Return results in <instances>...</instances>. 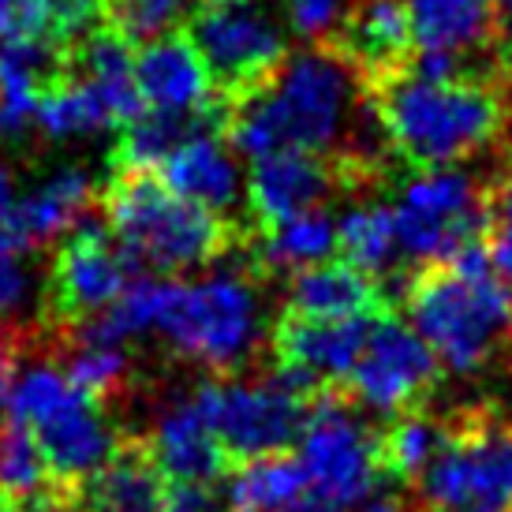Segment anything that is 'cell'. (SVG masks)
Returning <instances> with one entry per match:
<instances>
[{"label":"cell","instance_id":"6da1fadb","mask_svg":"<svg viewBox=\"0 0 512 512\" xmlns=\"http://www.w3.org/2000/svg\"><path fill=\"white\" fill-rule=\"evenodd\" d=\"M367 116L370 98L356 68L329 42H314L288 57L262 94L228 105L225 139L251 161L281 150L341 157Z\"/></svg>","mask_w":512,"mask_h":512},{"label":"cell","instance_id":"7a4b0ae2","mask_svg":"<svg viewBox=\"0 0 512 512\" xmlns=\"http://www.w3.org/2000/svg\"><path fill=\"white\" fill-rule=\"evenodd\" d=\"M400 303L441 367L483 374L512 359V292L490 262L486 240L449 262L415 266Z\"/></svg>","mask_w":512,"mask_h":512},{"label":"cell","instance_id":"3957f363","mask_svg":"<svg viewBox=\"0 0 512 512\" xmlns=\"http://www.w3.org/2000/svg\"><path fill=\"white\" fill-rule=\"evenodd\" d=\"M363 90L393 146V157L415 172L449 169L479 154L483 146L498 143L509 128L498 83L475 75L423 79L397 68Z\"/></svg>","mask_w":512,"mask_h":512},{"label":"cell","instance_id":"277c9868","mask_svg":"<svg viewBox=\"0 0 512 512\" xmlns=\"http://www.w3.org/2000/svg\"><path fill=\"white\" fill-rule=\"evenodd\" d=\"M101 210L135 270L161 277L202 270L247 243L236 221L172 195L157 172L113 169L101 187Z\"/></svg>","mask_w":512,"mask_h":512},{"label":"cell","instance_id":"5b68a950","mask_svg":"<svg viewBox=\"0 0 512 512\" xmlns=\"http://www.w3.org/2000/svg\"><path fill=\"white\" fill-rule=\"evenodd\" d=\"M251 258L243 270L214 273L206 281H161L157 326L180 359L210 367L217 378H236L262 348V296Z\"/></svg>","mask_w":512,"mask_h":512},{"label":"cell","instance_id":"8992f818","mask_svg":"<svg viewBox=\"0 0 512 512\" xmlns=\"http://www.w3.org/2000/svg\"><path fill=\"white\" fill-rule=\"evenodd\" d=\"M449 419V445L408 490L412 512H512V415L468 404Z\"/></svg>","mask_w":512,"mask_h":512},{"label":"cell","instance_id":"52a82bcc","mask_svg":"<svg viewBox=\"0 0 512 512\" xmlns=\"http://www.w3.org/2000/svg\"><path fill=\"white\" fill-rule=\"evenodd\" d=\"M8 415L38 438L53 479L72 494H79V486L116 453L124 438V430L109 423V412L98 400L83 397L53 363H38L19 374Z\"/></svg>","mask_w":512,"mask_h":512},{"label":"cell","instance_id":"ba28073f","mask_svg":"<svg viewBox=\"0 0 512 512\" xmlns=\"http://www.w3.org/2000/svg\"><path fill=\"white\" fill-rule=\"evenodd\" d=\"M184 34L199 49L214 94L225 105L255 98L288 64V38L258 0L199 4L184 19Z\"/></svg>","mask_w":512,"mask_h":512},{"label":"cell","instance_id":"9c48e42d","mask_svg":"<svg viewBox=\"0 0 512 512\" xmlns=\"http://www.w3.org/2000/svg\"><path fill=\"white\" fill-rule=\"evenodd\" d=\"M400 255L430 266L449 262L464 247L486 240L490 232V187H479L468 172L430 169L412 172L393 199Z\"/></svg>","mask_w":512,"mask_h":512},{"label":"cell","instance_id":"30bf717a","mask_svg":"<svg viewBox=\"0 0 512 512\" xmlns=\"http://www.w3.org/2000/svg\"><path fill=\"white\" fill-rule=\"evenodd\" d=\"M299 464L314 498L359 505L385 483L378 468V430L359 419V404L344 385H326L307 408L299 434Z\"/></svg>","mask_w":512,"mask_h":512},{"label":"cell","instance_id":"8fae6325","mask_svg":"<svg viewBox=\"0 0 512 512\" xmlns=\"http://www.w3.org/2000/svg\"><path fill=\"white\" fill-rule=\"evenodd\" d=\"M191 397L221 438L225 453L236 460V468L258 456L288 453V445H296L303 434L311 408V400L299 397L273 370H266L258 382L206 378L191 389Z\"/></svg>","mask_w":512,"mask_h":512},{"label":"cell","instance_id":"7c38bea8","mask_svg":"<svg viewBox=\"0 0 512 512\" xmlns=\"http://www.w3.org/2000/svg\"><path fill=\"white\" fill-rule=\"evenodd\" d=\"M135 273H139L135 262L120 247V240L109 236V225L83 217L64 236L53 266L45 270L42 326L49 333H64L94 318L128 292Z\"/></svg>","mask_w":512,"mask_h":512},{"label":"cell","instance_id":"4fadbf2b","mask_svg":"<svg viewBox=\"0 0 512 512\" xmlns=\"http://www.w3.org/2000/svg\"><path fill=\"white\" fill-rule=\"evenodd\" d=\"M441 382V363L427 341L412 333L397 314H385L370 329V341L359 363L352 367L344 389L356 404L397 419L423 408Z\"/></svg>","mask_w":512,"mask_h":512},{"label":"cell","instance_id":"5bb4252c","mask_svg":"<svg viewBox=\"0 0 512 512\" xmlns=\"http://www.w3.org/2000/svg\"><path fill=\"white\" fill-rule=\"evenodd\" d=\"M378 318L385 314L303 318V314L281 311V318L270 329L273 370L288 374L292 382H299L311 393H322L326 385H344L363 356Z\"/></svg>","mask_w":512,"mask_h":512},{"label":"cell","instance_id":"9a60e30c","mask_svg":"<svg viewBox=\"0 0 512 512\" xmlns=\"http://www.w3.org/2000/svg\"><path fill=\"white\" fill-rule=\"evenodd\" d=\"M333 191H352L337 157L281 150L251 165L247 176V206L255 217V232L311 214Z\"/></svg>","mask_w":512,"mask_h":512},{"label":"cell","instance_id":"2e32d148","mask_svg":"<svg viewBox=\"0 0 512 512\" xmlns=\"http://www.w3.org/2000/svg\"><path fill=\"white\" fill-rule=\"evenodd\" d=\"M408 15H412V38L423 53H449L464 60L471 75H479L475 72L479 57L486 68H494L498 79L501 53L509 42L501 30L498 0H408Z\"/></svg>","mask_w":512,"mask_h":512},{"label":"cell","instance_id":"e0dca14e","mask_svg":"<svg viewBox=\"0 0 512 512\" xmlns=\"http://www.w3.org/2000/svg\"><path fill=\"white\" fill-rule=\"evenodd\" d=\"M329 45L356 68L363 86L393 75L408 64L415 45L408 0H348Z\"/></svg>","mask_w":512,"mask_h":512},{"label":"cell","instance_id":"ac0fdd59","mask_svg":"<svg viewBox=\"0 0 512 512\" xmlns=\"http://www.w3.org/2000/svg\"><path fill=\"white\" fill-rule=\"evenodd\" d=\"M90 202H94L90 169L60 165L34 191L12 199V206L0 214V236L19 251H34V247L72 232L86 217Z\"/></svg>","mask_w":512,"mask_h":512},{"label":"cell","instance_id":"d6986e66","mask_svg":"<svg viewBox=\"0 0 512 512\" xmlns=\"http://www.w3.org/2000/svg\"><path fill=\"white\" fill-rule=\"evenodd\" d=\"M135 86L146 109L157 113H195L221 101L184 27L135 49Z\"/></svg>","mask_w":512,"mask_h":512},{"label":"cell","instance_id":"ffe728a7","mask_svg":"<svg viewBox=\"0 0 512 512\" xmlns=\"http://www.w3.org/2000/svg\"><path fill=\"white\" fill-rule=\"evenodd\" d=\"M146 441H150V453H154L157 468L165 471V479L214 486L236 471V460L225 453V445L206 423V415L199 412L191 393L184 400H172L169 408L157 415Z\"/></svg>","mask_w":512,"mask_h":512},{"label":"cell","instance_id":"44dd1931","mask_svg":"<svg viewBox=\"0 0 512 512\" xmlns=\"http://www.w3.org/2000/svg\"><path fill=\"white\" fill-rule=\"evenodd\" d=\"M79 512H165V471L146 434H124L116 453L79 486Z\"/></svg>","mask_w":512,"mask_h":512},{"label":"cell","instance_id":"7402d4cb","mask_svg":"<svg viewBox=\"0 0 512 512\" xmlns=\"http://www.w3.org/2000/svg\"><path fill=\"white\" fill-rule=\"evenodd\" d=\"M285 311L303 318H363V314H393V299L385 296L382 281L337 258L292 273Z\"/></svg>","mask_w":512,"mask_h":512},{"label":"cell","instance_id":"603a6c76","mask_svg":"<svg viewBox=\"0 0 512 512\" xmlns=\"http://www.w3.org/2000/svg\"><path fill=\"white\" fill-rule=\"evenodd\" d=\"M157 180L169 187L172 195H180V199L195 202V206L221 217L232 214L236 202L243 199L240 165H236V157H232L228 146L217 143V135L191 139L176 154H169L161 161V169H157Z\"/></svg>","mask_w":512,"mask_h":512},{"label":"cell","instance_id":"cb8c5ba5","mask_svg":"<svg viewBox=\"0 0 512 512\" xmlns=\"http://www.w3.org/2000/svg\"><path fill=\"white\" fill-rule=\"evenodd\" d=\"M68 75H75L98 94L113 128H124L135 116H143V98L135 86V42H128L120 30L101 27L79 45H72Z\"/></svg>","mask_w":512,"mask_h":512},{"label":"cell","instance_id":"d4e9b609","mask_svg":"<svg viewBox=\"0 0 512 512\" xmlns=\"http://www.w3.org/2000/svg\"><path fill=\"white\" fill-rule=\"evenodd\" d=\"M225 116V101H217L210 109H195V113H157V109H150V113L135 116L131 124L120 128L109 161H113V169L157 172L165 157L176 154L191 139L217 135V131L225 135Z\"/></svg>","mask_w":512,"mask_h":512},{"label":"cell","instance_id":"484cf974","mask_svg":"<svg viewBox=\"0 0 512 512\" xmlns=\"http://www.w3.org/2000/svg\"><path fill=\"white\" fill-rule=\"evenodd\" d=\"M243 251L258 277L311 270L318 262H329V255L337 251V221L326 210H311L273 228L251 232Z\"/></svg>","mask_w":512,"mask_h":512},{"label":"cell","instance_id":"4316f807","mask_svg":"<svg viewBox=\"0 0 512 512\" xmlns=\"http://www.w3.org/2000/svg\"><path fill=\"white\" fill-rule=\"evenodd\" d=\"M449 434H453L449 412L438 415L427 408H415V412L397 415L385 427H378V468L389 483H397L400 490H412L419 483V475L449 445Z\"/></svg>","mask_w":512,"mask_h":512},{"label":"cell","instance_id":"83f0119b","mask_svg":"<svg viewBox=\"0 0 512 512\" xmlns=\"http://www.w3.org/2000/svg\"><path fill=\"white\" fill-rule=\"evenodd\" d=\"M307 490V471L292 453L258 456L228 475V501L240 512H285L307 498Z\"/></svg>","mask_w":512,"mask_h":512},{"label":"cell","instance_id":"f1b7e54d","mask_svg":"<svg viewBox=\"0 0 512 512\" xmlns=\"http://www.w3.org/2000/svg\"><path fill=\"white\" fill-rule=\"evenodd\" d=\"M337 251L348 266L382 281V273L393 270L400 255L393 210L389 206H356L352 214H344L337 225Z\"/></svg>","mask_w":512,"mask_h":512},{"label":"cell","instance_id":"f546056e","mask_svg":"<svg viewBox=\"0 0 512 512\" xmlns=\"http://www.w3.org/2000/svg\"><path fill=\"white\" fill-rule=\"evenodd\" d=\"M57 337V333H53ZM57 348L68 352L64 374L83 397L98 400L109 408L131 389V356L124 344H94V341H64L57 337Z\"/></svg>","mask_w":512,"mask_h":512},{"label":"cell","instance_id":"4dcf8cb0","mask_svg":"<svg viewBox=\"0 0 512 512\" xmlns=\"http://www.w3.org/2000/svg\"><path fill=\"white\" fill-rule=\"evenodd\" d=\"M101 128H113V120L105 113V105L98 94L86 83H79L75 75H64L53 90H45L38 101V131L45 139H83Z\"/></svg>","mask_w":512,"mask_h":512},{"label":"cell","instance_id":"1f68e13d","mask_svg":"<svg viewBox=\"0 0 512 512\" xmlns=\"http://www.w3.org/2000/svg\"><path fill=\"white\" fill-rule=\"evenodd\" d=\"M45 303V277L34 273L30 251H19L0 236V326L15 329H42L27 326V311L38 307L42 314Z\"/></svg>","mask_w":512,"mask_h":512},{"label":"cell","instance_id":"d6a6232c","mask_svg":"<svg viewBox=\"0 0 512 512\" xmlns=\"http://www.w3.org/2000/svg\"><path fill=\"white\" fill-rule=\"evenodd\" d=\"M199 8V0H109V27L128 42H154L161 34L184 27V19Z\"/></svg>","mask_w":512,"mask_h":512},{"label":"cell","instance_id":"836d02e7","mask_svg":"<svg viewBox=\"0 0 512 512\" xmlns=\"http://www.w3.org/2000/svg\"><path fill=\"white\" fill-rule=\"evenodd\" d=\"M45 34L64 49L109 27V0H45Z\"/></svg>","mask_w":512,"mask_h":512},{"label":"cell","instance_id":"e575fe53","mask_svg":"<svg viewBox=\"0 0 512 512\" xmlns=\"http://www.w3.org/2000/svg\"><path fill=\"white\" fill-rule=\"evenodd\" d=\"M490 262L501 281H512V161L490 184V232H486Z\"/></svg>","mask_w":512,"mask_h":512},{"label":"cell","instance_id":"d590c367","mask_svg":"<svg viewBox=\"0 0 512 512\" xmlns=\"http://www.w3.org/2000/svg\"><path fill=\"white\" fill-rule=\"evenodd\" d=\"M344 4H348V0H285L288 27L296 30L299 38L329 42L333 30L341 27Z\"/></svg>","mask_w":512,"mask_h":512},{"label":"cell","instance_id":"8d00e7d4","mask_svg":"<svg viewBox=\"0 0 512 512\" xmlns=\"http://www.w3.org/2000/svg\"><path fill=\"white\" fill-rule=\"evenodd\" d=\"M45 0H0V42L45 34Z\"/></svg>","mask_w":512,"mask_h":512},{"label":"cell","instance_id":"74e56055","mask_svg":"<svg viewBox=\"0 0 512 512\" xmlns=\"http://www.w3.org/2000/svg\"><path fill=\"white\" fill-rule=\"evenodd\" d=\"M221 498L210 483H180L165 479V512H221Z\"/></svg>","mask_w":512,"mask_h":512},{"label":"cell","instance_id":"f35d334b","mask_svg":"<svg viewBox=\"0 0 512 512\" xmlns=\"http://www.w3.org/2000/svg\"><path fill=\"white\" fill-rule=\"evenodd\" d=\"M356 512H412V501H408V490H400L397 483H389L385 479L374 494L359 501Z\"/></svg>","mask_w":512,"mask_h":512},{"label":"cell","instance_id":"ab89813d","mask_svg":"<svg viewBox=\"0 0 512 512\" xmlns=\"http://www.w3.org/2000/svg\"><path fill=\"white\" fill-rule=\"evenodd\" d=\"M498 94H501V101H505V113H509V120H512V38L505 42V53H501V64H498Z\"/></svg>","mask_w":512,"mask_h":512},{"label":"cell","instance_id":"60d3db41","mask_svg":"<svg viewBox=\"0 0 512 512\" xmlns=\"http://www.w3.org/2000/svg\"><path fill=\"white\" fill-rule=\"evenodd\" d=\"M285 512H344L341 505H329V501H322V498H303V501H296V505H288Z\"/></svg>","mask_w":512,"mask_h":512},{"label":"cell","instance_id":"b9f144b4","mask_svg":"<svg viewBox=\"0 0 512 512\" xmlns=\"http://www.w3.org/2000/svg\"><path fill=\"white\" fill-rule=\"evenodd\" d=\"M15 199V184H12V176H8V169H0V214L12 206Z\"/></svg>","mask_w":512,"mask_h":512},{"label":"cell","instance_id":"7bdbcfd3","mask_svg":"<svg viewBox=\"0 0 512 512\" xmlns=\"http://www.w3.org/2000/svg\"><path fill=\"white\" fill-rule=\"evenodd\" d=\"M0 512H27V509H23L19 501H12V498H4V494H0Z\"/></svg>","mask_w":512,"mask_h":512},{"label":"cell","instance_id":"ee69618b","mask_svg":"<svg viewBox=\"0 0 512 512\" xmlns=\"http://www.w3.org/2000/svg\"><path fill=\"white\" fill-rule=\"evenodd\" d=\"M498 12H501V23L512 19V0H498Z\"/></svg>","mask_w":512,"mask_h":512}]
</instances>
